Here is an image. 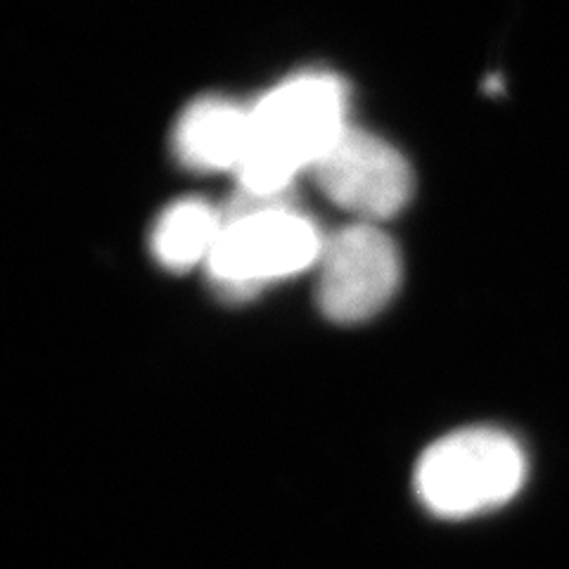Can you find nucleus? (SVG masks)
Masks as SVG:
<instances>
[{
	"instance_id": "6",
	"label": "nucleus",
	"mask_w": 569,
	"mask_h": 569,
	"mask_svg": "<svg viewBox=\"0 0 569 569\" xmlns=\"http://www.w3.org/2000/svg\"><path fill=\"white\" fill-rule=\"evenodd\" d=\"M252 140V107L226 98H200L173 127L178 162L194 171H240Z\"/></svg>"
},
{
	"instance_id": "4",
	"label": "nucleus",
	"mask_w": 569,
	"mask_h": 569,
	"mask_svg": "<svg viewBox=\"0 0 569 569\" xmlns=\"http://www.w3.org/2000/svg\"><path fill=\"white\" fill-rule=\"evenodd\" d=\"M316 305L332 323L378 316L401 282L399 249L376 223H351L326 236L318 259Z\"/></svg>"
},
{
	"instance_id": "7",
	"label": "nucleus",
	"mask_w": 569,
	"mask_h": 569,
	"mask_svg": "<svg viewBox=\"0 0 569 569\" xmlns=\"http://www.w3.org/2000/svg\"><path fill=\"white\" fill-rule=\"evenodd\" d=\"M223 230L221 209L204 200H178L162 211L152 228V254L169 271L207 263Z\"/></svg>"
},
{
	"instance_id": "5",
	"label": "nucleus",
	"mask_w": 569,
	"mask_h": 569,
	"mask_svg": "<svg viewBox=\"0 0 569 569\" xmlns=\"http://www.w3.org/2000/svg\"><path fill=\"white\" fill-rule=\"evenodd\" d=\"M309 173L330 202L366 223L397 217L413 192V171L406 157L351 123Z\"/></svg>"
},
{
	"instance_id": "2",
	"label": "nucleus",
	"mask_w": 569,
	"mask_h": 569,
	"mask_svg": "<svg viewBox=\"0 0 569 569\" xmlns=\"http://www.w3.org/2000/svg\"><path fill=\"white\" fill-rule=\"evenodd\" d=\"M527 479L518 439L496 427H468L435 441L416 468V493L439 518H472L512 501Z\"/></svg>"
},
{
	"instance_id": "1",
	"label": "nucleus",
	"mask_w": 569,
	"mask_h": 569,
	"mask_svg": "<svg viewBox=\"0 0 569 569\" xmlns=\"http://www.w3.org/2000/svg\"><path fill=\"white\" fill-rule=\"evenodd\" d=\"M347 88L326 71H305L278 83L252 104V140L238 188L261 194L295 190V178L311 171L345 131Z\"/></svg>"
},
{
	"instance_id": "3",
	"label": "nucleus",
	"mask_w": 569,
	"mask_h": 569,
	"mask_svg": "<svg viewBox=\"0 0 569 569\" xmlns=\"http://www.w3.org/2000/svg\"><path fill=\"white\" fill-rule=\"evenodd\" d=\"M326 236L299 209L266 211L223 223L207 259L213 288L230 301L254 297L266 284L318 263Z\"/></svg>"
}]
</instances>
